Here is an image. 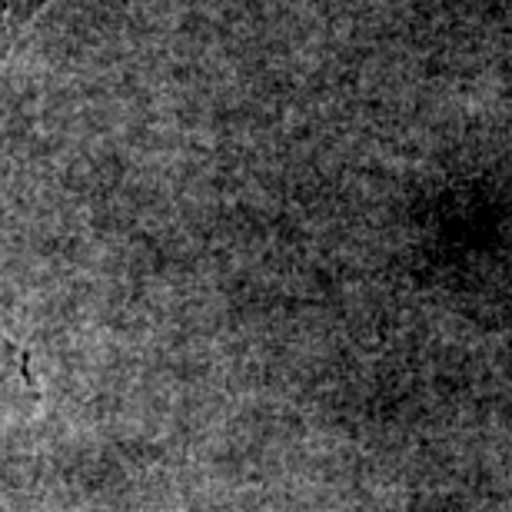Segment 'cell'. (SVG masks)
<instances>
[{
	"instance_id": "obj_1",
	"label": "cell",
	"mask_w": 512,
	"mask_h": 512,
	"mask_svg": "<svg viewBox=\"0 0 512 512\" xmlns=\"http://www.w3.org/2000/svg\"><path fill=\"white\" fill-rule=\"evenodd\" d=\"M37 403V380L27 353L0 336V429L17 423Z\"/></svg>"
}]
</instances>
